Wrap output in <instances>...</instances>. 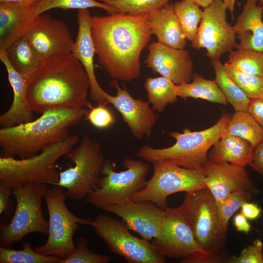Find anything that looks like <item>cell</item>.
I'll use <instances>...</instances> for the list:
<instances>
[{"label": "cell", "instance_id": "obj_1", "mask_svg": "<svg viewBox=\"0 0 263 263\" xmlns=\"http://www.w3.org/2000/svg\"><path fill=\"white\" fill-rule=\"evenodd\" d=\"M91 31L98 62L110 77L130 82L140 76V55L152 35L149 15L92 16Z\"/></svg>", "mask_w": 263, "mask_h": 263}, {"label": "cell", "instance_id": "obj_2", "mask_svg": "<svg viewBox=\"0 0 263 263\" xmlns=\"http://www.w3.org/2000/svg\"><path fill=\"white\" fill-rule=\"evenodd\" d=\"M90 87L86 70L72 53L47 57L29 79L28 106L41 113L53 107L82 108Z\"/></svg>", "mask_w": 263, "mask_h": 263}, {"label": "cell", "instance_id": "obj_3", "mask_svg": "<svg viewBox=\"0 0 263 263\" xmlns=\"http://www.w3.org/2000/svg\"><path fill=\"white\" fill-rule=\"evenodd\" d=\"M83 107L48 109L36 120L0 129V156L27 158L47 147L65 140L71 127L86 117Z\"/></svg>", "mask_w": 263, "mask_h": 263}, {"label": "cell", "instance_id": "obj_4", "mask_svg": "<svg viewBox=\"0 0 263 263\" xmlns=\"http://www.w3.org/2000/svg\"><path fill=\"white\" fill-rule=\"evenodd\" d=\"M231 114L224 113L213 126L201 131L183 130L182 133H168L176 142L172 146L161 149L148 145L141 146L136 156L148 162L163 160L190 169L203 170L209 162L207 152L221 137Z\"/></svg>", "mask_w": 263, "mask_h": 263}, {"label": "cell", "instance_id": "obj_5", "mask_svg": "<svg viewBox=\"0 0 263 263\" xmlns=\"http://www.w3.org/2000/svg\"><path fill=\"white\" fill-rule=\"evenodd\" d=\"M79 140L77 135H70L65 140L52 144L29 158L17 159L13 157L0 156V182L13 187L28 183L56 185L59 177L56 162Z\"/></svg>", "mask_w": 263, "mask_h": 263}, {"label": "cell", "instance_id": "obj_6", "mask_svg": "<svg viewBox=\"0 0 263 263\" xmlns=\"http://www.w3.org/2000/svg\"><path fill=\"white\" fill-rule=\"evenodd\" d=\"M48 188L47 184L28 183L14 187L13 195L16 206L9 223L0 228V245L11 248L22 242L25 236L33 232L47 235L48 222L43 216L42 198Z\"/></svg>", "mask_w": 263, "mask_h": 263}, {"label": "cell", "instance_id": "obj_7", "mask_svg": "<svg viewBox=\"0 0 263 263\" xmlns=\"http://www.w3.org/2000/svg\"><path fill=\"white\" fill-rule=\"evenodd\" d=\"M74 166L59 171L56 186L66 189L70 199H86L96 188L105 160L101 147L87 135L65 155Z\"/></svg>", "mask_w": 263, "mask_h": 263}, {"label": "cell", "instance_id": "obj_8", "mask_svg": "<svg viewBox=\"0 0 263 263\" xmlns=\"http://www.w3.org/2000/svg\"><path fill=\"white\" fill-rule=\"evenodd\" d=\"M126 170L117 172L115 164L105 160L102 174L94 190L86 198L87 203L101 208L111 205L130 202L131 197L147 184L150 165L141 160L126 158L122 161Z\"/></svg>", "mask_w": 263, "mask_h": 263}, {"label": "cell", "instance_id": "obj_9", "mask_svg": "<svg viewBox=\"0 0 263 263\" xmlns=\"http://www.w3.org/2000/svg\"><path fill=\"white\" fill-rule=\"evenodd\" d=\"M179 207L200 247L219 254L225 243L226 233L222 227L216 201L209 189L186 192Z\"/></svg>", "mask_w": 263, "mask_h": 263}, {"label": "cell", "instance_id": "obj_10", "mask_svg": "<svg viewBox=\"0 0 263 263\" xmlns=\"http://www.w3.org/2000/svg\"><path fill=\"white\" fill-rule=\"evenodd\" d=\"M166 257L183 259L182 263H211L219 255L203 250L184 217L179 207H167L159 236L151 242Z\"/></svg>", "mask_w": 263, "mask_h": 263}, {"label": "cell", "instance_id": "obj_11", "mask_svg": "<svg viewBox=\"0 0 263 263\" xmlns=\"http://www.w3.org/2000/svg\"><path fill=\"white\" fill-rule=\"evenodd\" d=\"M67 197L61 187L55 185L47 189L44 198L49 215L48 238L44 244L34 248L39 254L65 258L76 248L73 237L79 224L89 225L91 222L70 212L65 203Z\"/></svg>", "mask_w": 263, "mask_h": 263}, {"label": "cell", "instance_id": "obj_12", "mask_svg": "<svg viewBox=\"0 0 263 263\" xmlns=\"http://www.w3.org/2000/svg\"><path fill=\"white\" fill-rule=\"evenodd\" d=\"M113 254L128 263H165V257L149 240L130 232L122 220L99 214L90 225Z\"/></svg>", "mask_w": 263, "mask_h": 263}, {"label": "cell", "instance_id": "obj_13", "mask_svg": "<svg viewBox=\"0 0 263 263\" xmlns=\"http://www.w3.org/2000/svg\"><path fill=\"white\" fill-rule=\"evenodd\" d=\"M153 175L145 187L132 195L131 201H150L165 210L169 196L207 188L203 171L186 169L170 162L157 160L151 163Z\"/></svg>", "mask_w": 263, "mask_h": 263}, {"label": "cell", "instance_id": "obj_14", "mask_svg": "<svg viewBox=\"0 0 263 263\" xmlns=\"http://www.w3.org/2000/svg\"><path fill=\"white\" fill-rule=\"evenodd\" d=\"M226 6L223 0H213L204 8V14L191 47L205 48L210 59L220 58L225 53L235 48L236 33L226 20Z\"/></svg>", "mask_w": 263, "mask_h": 263}, {"label": "cell", "instance_id": "obj_15", "mask_svg": "<svg viewBox=\"0 0 263 263\" xmlns=\"http://www.w3.org/2000/svg\"><path fill=\"white\" fill-rule=\"evenodd\" d=\"M110 85L116 89V94L113 96L105 92L106 104H111L120 113L135 138L140 140L145 136L150 137L159 119V114L150 106L149 102L134 99L125 87L121 88L117 80H113Z\"/></svg>", "mask_w": 263, "mask_h": 263}, {"label": "cell", "instance_id": "obj_16", "mask_svg": "<svg viewBox=\"0 0 263 263\" xmlns=\"http://www.w3.org/2000/svg\"><path fill=\"white\" fill-rule=\"evenodd\" d=\"M26 36L41 60L71 53L75 43L67 24L47 14L38 15Z\"/></svg>", "mask_w": 263, "mask_h": 263}, {"label": "cell", "instance_id": "obj_17", "mask_svg": "<svg viewBox=\"0 0 263 263\" xmlns=\"http://www.w3.org/2000/svg\"><path fill=\"white\" fill-rule=\"evenodd\" d=\"M149 54L144 63L154 74L180 85L190 82L193 74V62L187 50L172 48L158 42L148 45Z\"/></svg>", "mask_w": 263, "mask_h": 263}, {"label": "cell", "instance_id": "obj_18", "mask_svg": "<svg viewBox=\"0 0 263 263\" xmlns=\"http://www.w3.org/2000/svg\"><path fill=\"white\" fill-rule=\"evenodd\" d=\"M101 209L121 218L130 230L146 240L156 238L160 234L164 210L151 201H131L122 205H107Z\"/></svg>", "mask_w": 263, "mask_h": 263}, {"label": "cell", "instance_id": "obj_19", "mask_svg": "<svg viewBox=\"0 0 263 263\" xmlns=\"http://www.w3.org/2000/svg\"><path fill=\"white\" fill-rule=\"evenodd\" d=\"M244 168L229 163L215 164L209 161L203 170L204 181L216 203L238 190L257 194L258 190Z\"/></svg>", "mask_w": 263, "mask_h": 263}, {"label": "cell", "instance_id": "obj_20", "mask_svg": "<svg viewBox=\"0 0 263 263\" xmlns=\"http://www.w3.org/2000/svg\"><path fill=\"white\" fill-rule=\"evenodd\" d=\"M91 17L90 11L88 9L78 10V33L72 53L82 64L89 76L91 99L98 105H105V92L98 83L94 73V56L95 51L91 36Z\"/></svg>", "mask_w": 263, "mask_h": 263}, {"label": "cell", "instance_id": "obj_21", "mask_svg": "<svg viewBox=\"0 0 263 263\" xmlns=\"http://www.w3.org/2000/svg\"><path fill=\"white\" fill-rule=\"evenodd\" d=\"M36 4L0 3V50L26 35L39 15Z\"/></svg>", "mask_w": 263, "mask_h": 263}, {"label": "cell", "instance_id": "obj_22", "mask_svg": "<svg viewBox=\"0 0 263 263\" xmlns=\"http://www.w3.org/2000/svg\"><path fill=\"white\" fill-rule=\"evenodd\" d=\"M0 59L7 72L8 79L14 94L10 107L0 116L1 128L11 127L34 120L27 97L29 79L14 69L7 58L6 50H0Z\"/></svg>", "mask_w": 263, "mask_h": 263}, {"label": "cell", "instance_id": "obj_23", "mask_svg": "<svg viewBox=\"0 0 263 263\" xmlns=\"http://www.w3.org/2000/svg\"><path fill=\"white\" fill-rule=\"evenodd\" d=\"M258 0H246L233 26L239 43L236 49L263 52L262 10Z\"/></svg>", "mask_w": 263, "mask_h": 263}, {"label": "cell", "instance_id": "obj_24", "mask_svg": "<svg viewBox=\"0 0 263 263\" xmlns=\"http://www.w3.org/2000/svg\"><path fill=\"white\" fill-rule=\"evenodd\" d=\"M149 22L152 35L160 44L177 49H183L187 45L172 4L168 3L149 15Z\"/></svg>", "mask_w": 263, "mask_h": 263}, {"label": "cell", "instance_id": "obj_25", "mask_svg": "<svg viewBox=\"0 0 263 263\" xmlns=\"http://www.w3.org/2000/svg\"><path fill=\"white\" fill-rule=\"evenodd\" d=\"M254 149L249 142L240 137L222 135L208 154L215 164L229 163L245 167L250 162Z\"/></svg>", "mask_w": 263, "mask_h": 263}, {"label": "cell", "instance_id": "obj_26", "mask_svg": "<svg viewBox=\"0 0 263 263\" xmlns=\"http://www.w3.org/2000/svg\"><path fill=\"white\" fill-rule=\"evenodd\" d=\"M6 52L14 69L29 79L38 69L42 60L26 36L10 46Z\"/></svg>", "mask_w": 263, "mask_h": 263}, {"label": "cell", "instance_id": "obj_27", "mask_svg": "<svg viewBox=\"0 0 263 263\" xmlns=\"http://www.w3.org/2000/svg\"><path fill=\"white\" fill-rule=\"evenodd\" d=\"M191 82L178 85L176 95L183 99L188 97L201 98L225 106L228 102L214 80L204 78L202 75L193 73Z\"/></svg>", "mask_w": 263, "mask_h": 263}, {"label": "cell", "instance_id": "obj_28", "mask_svg": "<svg viewBox=\"0 0 263 263\" xmlns=\"http://www.w3.org/2000/svg\"><path fill=\"white\" fill-rule=\"evenodd\" d=\"M215 78L214 80L235 111H247L250 99L235 82L225 69L220 58L210 59Z\"/></svg>", "mask_w": 263, "mask_h": 263}, {"label": "cell", "instance_id": "obj_29", "mask_svg": "<svg viewBox=\"0 0 263 263\" xmlns=\"http://www.w3.org/2000/svg\"><path fill=\"white\" fill-rule=\"evenodd\" d=\"M222 135L240 137L255 149L263 142V129L247 111H235Z\"/></svg>", "mask_w": 263, "mask_h": 263}, {"label": "cell", "instance_id": "obj_30", "mask_svg": "<svg viewBox=\"0 0 263 263\" xmlns=\"http://www.w3.org/2000/svg\"><path fill=\"white\" fill-rule=\"evenodd\" d=\"M177 86L171 80L162 76L148 77L145 80L144 87L149 102L155 111L161 113L168 104H173L177 101Z\"/></svg>", "mask_w": 263, "mask_h": 263}, {"label": "cell", "instance_id": "obj_31", "mask_svg": "<svg viewBox=\"0 0 263 263\" xmlns=\"http://www.w3.org/2000/svg\"><path fill=\"white\" fill-rule=\"evenodd\" d=\"M173 5L186 38L192 42L197 34L204 10L191 0L177 1Z\"/></svg>", "mask_w": 263, "mask_h": 263}, {"label": "cell", "instance_id": "obj_32", "mask_svg": "<svg viewBox=\"0 0 263 263\" xmlns=\"http://www.w3.org/2000/svg\"><path fill=\"white\" fill-rule=\"evenodd\" d=\"M22 249L18 250L0 246V263H57L62 259L38 253L28 242H22Z\"/></svg>", "mask_w": 263, "mask_h": 263}, {"label": "cell", "instance_id": "obj_33", "mask_svg": "<svg viewBox=\"0 0 263 263\" xmlns=\"http://www.w3.org/2000/svg\"><path fill=\"white\" fill-rule=\"evenodd\" d=\"M227 62L242 72L263 76V52L232 50L229 52Z\"/></svg>", "mask_w": 263, "mask_h": 263}, {"label": "cell", "instance_id": "obj_34", "mask_svg": "<svg viewBox=\"0 0 263 263\" xmlns=\"http://www.w3.org/2000/svg\"><path fill=\"white\" fill-rule=\"evenodd\" d=\"M114 7L118 12L131 15H149L169 0H96Z\"/></svg>", "mask_w": 263, "mask_h": 263}, {"label": "cell", "instance_id": "obj_35", "mask_svg": "<svg viewBox=\"0 0 263 263\" xmlns=\"http://www.w3.org/2000/svg\"><path fill=\"white\" fill-rule=\"evenodd\" d=\"M224 66L230 77L249 98L263 96V76L242 72L227 62Z\"/></svg>", "mask_w": 263, "mask_h": 263}, {"label": "cell", "instance_id": "obj_36", "mask_svg": "<svg viewBox=\"0 0 263 263\" xmlns=\"http://www.w3.org/2000/svg\"><path fill=\"white\" fill-rule=\"evenodd\" d=\"M36 6L39 15L55 8L78 10L97 7L105 10L110 14L118 13L114 7L96 0H40Z\"/></svg>", "mask_w": 263, "mask_h": 263}, {"label": "cell", "instance_id": "obj_37", "mask_svg": "<svg viewBox=\"0 0 263 263\" xmlns=\"http://www.w3.org/2000/svg\"><path fill=\"white\" fill-rule=\"evenodd\" d=\"M250 191L241 189L228 194L217 203L222 229L226 233L228 222L232 216L240 208L243 203L249 201L253 195Z\"/></svg>", "mask_w": 263, "mask_h": 263}, {"label": "cell", "instance_id": "obj_38", "mask_svg": "<svg viewBox=\"0 0 263 263\" xmlns=\"http://www.w3.org/2000/svg\"><path fill=\"white\" fill-rule=\"evenodd\" d=\"M76 244V248L73 253L61 259L57 263H109L112 259L110 256L92 251L88 240L84 237L77 239Z\"/></svg>", "mask_w": 263, "mask_h": 263}, {"label": "cell", "instance_id": "obj_39", "mask_svg": "<svg viewBox=\"0 0 263 263\" xmlns=\"http://www.w3.org/2000/svg\"><path fill=\"white\" fill-rule=\"evenodd\" d=\"M86 117L93 126L99 129L108 128L115 122L113 113L104 105L92 107Z\"/></svg>", "mask_w": 263, "mask_h": 263}, {"label": "cell", "instance_id": "obj_40", "mask_svg": "<svg viewBox=\"0 0 263 263\" xmlns=\"http://www.w3.org/2000/svg\"><path fill=\"white\" fill-rule=\"evenodd\" d=\"M14 187L0 182V228L7 225L14 212V204L11 198Z\"/></svg>", "mask_w": 263, "mask_h": 263}, {"label": "cell", "instance_id": "obj_41", "mask_svg": "<svg viewBox=\"0 0 263 263\" xmlns=\"http://www.w3.org/2000/svg\"><path fill=\"white\" fill-rule=\"evenodd\" d=\"M263 244L260 239H257L241 252L239 256H233L228 263H263Z\"/></svg>", "mask_w": 263, "mask_h": 263}, {"label": "cell", "instance_id": "obj_42", "mask_svg": "<svg viewBox=\"0 0 263 263\" xmlns=\"http://www.w3.org/2000/svg\"><path fill=\"white\" fill-rule=\"evenodd\" d=\"M248 112L263 129V96L250 99Z\"/></svg>", "mask_w": 263, "mask_h": 263}, {"label": "cell", "instance_id": "obj_43", "mask_svg": "<svg viewBox=\"0 0 263 263\" xmlns=\"http://www.w3.org/2000/svg\"><path fill=\"white\" fill-rule=\"evenodd\" d=\"M248 165L263 177V142L254 150L252 159Z\"/></svg>", "mask_w": 263, "mask_h": 263}, {"label": "cell", "instance_id": "obj_44", "mask_svg": "<svg viewBox=\"0 0 263 263\" xmlns=\"http://www.w3.org/2000/svg\"><path fill=\"white\" fill-rule=\"evenodd\" d=\"M240 212L247 219L251 220L257 219L260 217L262 209L257 204L246 201L242 204Z\"/></svg>", "mask_w": 263, "mask_h": 263}, {"label": "cell", "instance_id": "obj_45", "mask_svg": "<svg viewBox=\"0 0 263 263\" xmlns=\"http://www.w3.org/2000/svg\"><path fill=\"white\" fill-rule=\"evenodd\" d=\"M247 219L241 212L235 215L233 224L238 231L248 234L251 227Z\"/></svg>", "mask_w": 263, "mask_h": 263}, {"label": "cell", "instance_id": "obj_46", "mask_svg": "<svg viewBox=\"0 0 263 263\" xmlns=\"http://www.w3.org/2000/svg\"><path fill=\"white\" fill-rule=\"evenodd\" d=\"M40 0H0V3L18 4L21 5H34Z\"/></svg>", "mask_w": 263, "mask_h": 263}, {"label": "cell", "instance_id": "obj_47", "mask_svg": "<svg viewBox=\"0 0 263 263\" xmlns=\"http://www.w3.org/2000/svg\"><path fill=\"white\" fill-rule=\"evenodd\" d=\"M236 0H223L224 3L230 12L232 18H234V5Z\"/></svg>", "mask_w": 263, "mask_h": 263}, {"label": "cell", "instance_id": "obj_48", "mask_svg": "<svg viewBox=\"0 0 263 263\" xmlns=\"http://www.w3.org/2000/svg\"><path fill=\"white\" fill-rule=\"evenodd\" d=\"M199 7L205 8L208 6L212 2L213 0H191Z\"/></svg>", "mask_w": 263, "mask_h": 263}, {"label": "cell", "instance_id": "obj_49", "mask_svg": "<svg viewBox=\"0 0 263 263\" xmlns=\"http://www.w3.org/2000/svg\"><path fill=\"white\" fill-rule=\"evenodd\" d=\"M259 0V5L261 7L262 10V15L263 17V0Z\"/></svg>", "mask_w": 263, "mask_h": 263}]
</instances>
